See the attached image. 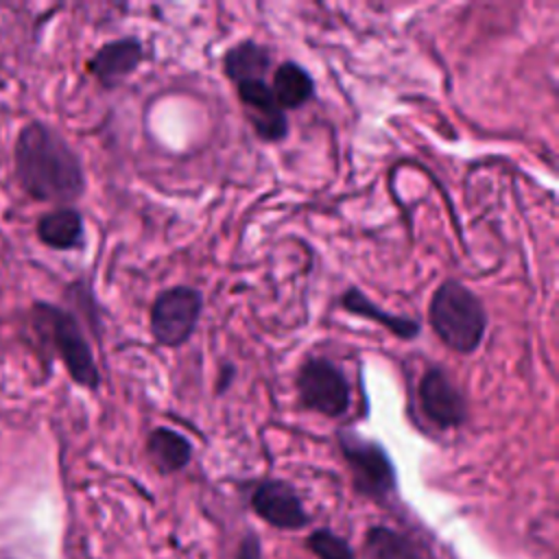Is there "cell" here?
Instances as JSON below:
<instances>
[{
	"instance_id": "7c38bea8",
	"label": "cell",
	"mask_w": 559,
	"mask_h": 559,
	"mask_svg": "<svg viewBox=\"0 0 559 559\" xmlns=\"http://www.w3.org/2000/svg\"><path fill=\"white\" fill-rule=\"evenodd\" d=\"M37 236L50 249H59V251L76 249L85 240L83 216L74 207H57L39 218Z\"/></svg>"
},
{
	"instance_id": "9a60e30c",
	"label": "cell",
	"mask_w": 559,
	"mask_h": 559,
	"mask_svg": "<svg viewBox=\"0 0 559 559\" xmlns=\"http://www.w3.org/2000/svg\"><path fill=\"white\" fill-rule=\"evenodd\" d=\"M146 450L162 474L183 469L192 459V443L177 430L159 426L148 435Z\"/></svg>"
},
{
	"instance_id": "e0dca14e",
	"label": "cell",
	"mask_w": 559,
	"mask_h": 559,
	"mask_svg": "<svg viewBox=\"0 0 559 559\" xmlns=\"http://www.w3.org/2000/svg\"><path fill=\"white\" fill-rule=\"evenodd\" d=\"M308 548L319 557V559H354V552L349 544L338 537L336 533L328 528H319L310 533L308 537Z\"/></svg>"
},
{
	"instance_id": "5b68a950",
	"label": "cell",
	"mask_w": 559,
	"mask_h": 559,
	"mask_svg": "<svg viewBox=\"0 0 559 559\" xmlns=\"http://www.w3.org/2000/svg\"><path fill=\"white\" fill-rule=\"evenodd\" d=\"M203 295L186 284L162 290L151 306V334L162 347H181L197 330Z\"/></svg>"
},
{
	"instance_id": "7a4b0ae2",
	"label": "cell",
	"mask_w": 559,
	"mask_h": 559,
	"mask_svg": "<svg viewBox=\"0 0 559 559\" xmlns=\"http://www.w3.org/2000/svg\"><path fill=\"white\" fill-rule=\"evenodd\" d=\"M428 323L435 336L456 354H474L487 332L483 299L459 280L441 282L428 304Z\"/></svg>"
},
{
	"instance_id": "3957f363",
	"label": "cell",
	"mask_w": 559,
	"mask_h": 559,
	"mask_svg": "<svg viewBox=\"0 0 559 559\" xmlns=\"http://www.w3.org/2000/svg\"><path fill=\"white\" fill-rule=\"evenodd\" d=\"M299 406L323 417L336 419L349 411L352 389L343 369L325 356H310L301 362L295 378Z\"/></svg>"
},
{
	"instance_id": "8992f818",
	"label": "cell",
	"mask_w": 559,
	"mask_h": 559,
	"mask_svg": "<svg viewBox=\"0 0 559 559\" xmlns=\"http://www.w3.org/2000/svg\"><path fill=\"white\" fill-rule=\"evenodd\" d=\"M338 445L352 469L356 491L376 500L393 493L395 467L378 441L365 439L354 430H341Z\"/></svg>"
},
{
	"instance_id": "ac0fdd59",
	"label": "cell",
	"mask_w": 559,
	"mask_h": 559,
	"mask_svg": "<svg viewBox=\"0 0 559 559\" xmlns=\"http://www.w3.org/2000/svg\"><path fill=\"white\" fill-rule=\"evenodd\" d=\"M236 559H262V548H260V542L255 535H249L242 539Z\"/></svg>"
},
{
	"instance_id": "9c48e42d",
	"label": "cell",
	"mask_w": 559,
	"mask_h": 559,
	"mask_svg": "<svg viewBox=\"0 0 559 559\" xmlns=\"http://www.w3.org/2000/svg\"><path fill=\"white\" fill-rule=\"evenodd\" d=\"M253 511L271 526L299 531L310 522L297 491L284 480H262L251 496Z\"/></svg>"
},
{
	"instance_id": "277c9868",
	"label": "cell",
	"mask_w": 559,
	"mask_h": 559,
	"mask_svg": "<svg viewBox=\"0 0 559 559\" xmlns=\"http://www.w3.org/2000/svg\"><path fill=\"white\" fill-rule=\"evenodd\" d=\"M37 321L41 330L48 332L50 343L55 345L59 358L63 360L70 378L85 389H98L100 373H98L94 354L90 349V343L85 341L76 319L57 306L39 304Z\"/></svg>"
},
{
	"instance_id": "6da1fadb",
	"label": "cell",
	"mask_w": 559,
	"mask_h": 559,
	"mask_svg": "<svg viewBox=\"0 0 559 559\" xmlns=\"http://www.w3.org/2000/svg\"><path fill=\"white\" fill-rule=\"evenodd\" d=\"M15 173L39 201L70 203L85 190V173L74 148L46 122H28L15 140Z\"/></svg>"
},
{
	"instance_id": "ba28073f",
	"label": "cell",
	"mask_w": 559,
	"mask_h": 559,
	"mask_svg": "<svg viewBox=\"0 0 559 559\" xmlns=\"http://www.w3.org/2000/svg\"><path fill=\"white\" fill-rule=\"evenodd\" d=\"M242 109L255 131L264 142H282L288 135L286 111L277 105L271 85L264 79H251L236 83Z\"/></svg>"
},
{
	"instance_id": "5bb4252c",
	"label": "cell",
	"mask_w": 559,
	"mask_h": 559,
	"mask_svg": "<svg viewBox=\"0 0 559 559\" xmlns=\"http://www.w3.org/2000/svg\"><path fill=\"white\" fill-rule=\"evenodd\" d=\"M273 96L277 105L286 109H299L314 96V81L310 72L295 63V61H284L275 68L273 72V83H271Z\"/></svg>"
},
{
	"instance_id": "8fae6325",
	"label": "cell",
	"mask_w": 559,
	"mask_h": 559,
	"mask_svg": "<svg viewBox=\"0 0 559 559\" xmlns=\"http://www.w3.org/2000/svg\"><path fill=\"white\" fill-rule=\"evenodd\" d=\"M341 308H345L347 312L352 314H358V317H365L382 328H386L391 334H395L397 338L402 341H413L419 336V321L413 319V317H406V314H393V312H386L382 308H378L360 288L356 286H349L341 299H338Z\"/></svg>"
},
{
	"instance_id": "4fadbf2b",
	"label": "cell",
	"mask_w": 559,
	"mask_h": 559,
	"mask_svg": "<svg viewBox=\"0 0 559 559\" xmlns=\"http://www.w3.org/2000/svg\"><path fill=\"white\" fill-rule=\"evenodd\" d=\"M269 70H271V52L266 46L253 39H242L223 55V72L234 85L251 79L266 81Z\"/></svg>"
},
{
	"instance_id": "30bf717a",
	"label": "cell",
	"mask_w": 559,
	"mask_h": 559,
	"mask_svg": "<svg viewBox=\"0 0 559 559\" xmlns=\"http://www.w3.org/2000/svg\"><path fill=\"white\" fill-rule=\"evenodd\" d=\"M144 61V46L138 37H120L103 44L87 61V70L105 87H116Z\"/></svg>"
},
{
	"instance_id": "2e32d148",
	"label": "cell",
	"mask_w": 559,
	"mask_h": 559,
	"mask_svg": "<svg viewBox=\"0 0 559 559\" xmlns=\"http://www.w3.org/2000/svg\"><path fill=\"white\" fill-rule=\"evenodd\" d=\"M365 559H419V548L404 533L371 526L365 535Z\"/></svg>"
},
{
	"instance_id": "52a82bcc",
	"label": "cell",
	"mask_w": 559,
	"mask_h": 559,
	"mask_svg": "<svg viewBox=\"0 0 559 559\" xmlns=\"http://www.w3.org/2000/svg\"><path fill=\"white\" fill-rule=\"evenodd\" d=\"M417 395L424 417L439 430L459 428L469 417L465 395L441 367H430L421 376Z\"/></svg>"
}]
</instances>
